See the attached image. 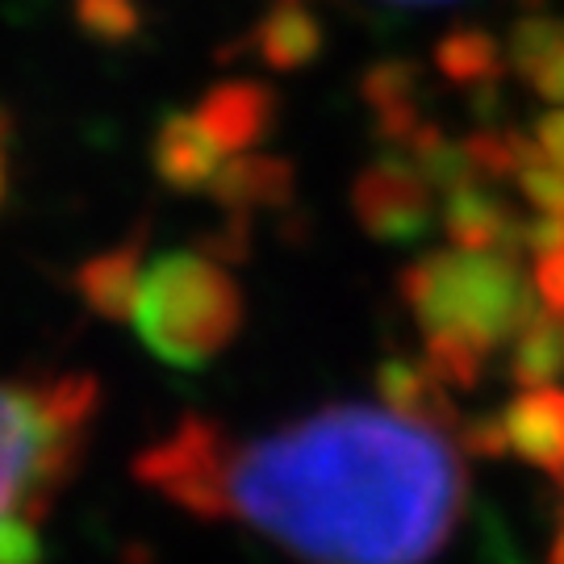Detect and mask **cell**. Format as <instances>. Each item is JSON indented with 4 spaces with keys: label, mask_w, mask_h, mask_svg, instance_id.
Instances as JSON below:
<instances>
[{
    "label": "cell",
    "mask_w": 564,
    "mask_h": 564,
    "mask_svg": "<svg viewBox=\"0 0 564 564\" xmlns=\"http://www.w3.org/2000/svg\"><path fill=\"white\" fill-rule=\"evenodd\" d=\"M531 142H535V151H540L547 163L564 167V109H552V113H544V118L535 121Z\"/></svg>",
    "instance_id": "obj_13"
},
{
    "label": "cell",
    "mask_w": 564,
    "mask_h": 564,
    "mask_svg": "<svg viewBox=\"0 0 564 564\" xmlns=\"http://www.w3.org/2000/svg\"><path fill=\"white\" fill-rule=\"evenodd\" d=\"M393 4H444V0H393Z\"/></svg>",
    "instance_id": "obj_16"
},
{
    "label": "cell",
    "mask_w": 564,
    "mask_h": 564,
    "mask_svg": "<svg viewBox=\"0 0 564 564\" xmlns=\"http://www.w3.org/2000/svg\"><path fill=\"white\" fill-rule=\"evenodd\" d=\"M323 39L326 30L314 0H276L251 34L263 67H281V72H293V67L318 59Z\"/></svg>",
    "instance_id": "obj_9"
},
{
    "label": "cell",
    "mask_w": 564,
    "mask_h": 564,
    "mask_svg": "<svg viewBox=\"0 0 564 564\" xmlns=\"http://www.w3.org/2000/svg\"><path fill=\"white\" fill-rule=\"evenodd\" d=\"M93 377L0 381V564H39L42 523L80 460Z\"/></svg>",
    "instance_id": "obj_3"
},
{
    "label": "cell",
    "mask_w": 564,
    "mask_h": 564,
    "mask_svg": "<svg viewBox=\"0 0 564 564\" xmlns=\"http://www.w3.org/2000/svg\"><path fill=\"white\" fill-rule=\"evenodd\" d=\"M0 197H4V134H0Z\"/></svg>",
    "instance_id": "obj_15"
},
{
    "label": "cell",
    "mask_w": 564,
    "mask_h": 564,
    "mask_svg": "<svg viewBox=\"0 0 564 564\" xmlns=\"http://www.w3.org/2000/svg\"><path fill=\"white\" fill-rule=\"evenodd\" d=\"M556 485L564 489V477ZM552 564H564V514H561V531H556V544H552Z\"/></svg>",
    "instance_id": "obj_14"
},
{
    "label": "cell",
    "mask_w": 564,
    "mask_h": 564,
    "mask_svg": "<svg viewBox=\"0 0 564 564\" xmlns=\"http://www.w3.org/2000/svg\"><path fill=\"white\" fill-rule=\"evenodd\" d=\"M80 21L88 34L126 39L139 30V9L134 0H80Z\"/></svg>",
    "instance_id": "obj_12"
},
{
    "label": "cell",
    "mask_w": 564,
    "mask_h": 564,
    "mask_svg": "<svg viewBox=\"0 0 564 564\" xmlns=\"http://www.w3.org/2000/svg\"><path fill=\"white\" fill-rule=\"evenodd\" d=\"M356 214L372 239H419L444 218V193L405 151L402 160L368 167L356 184Z\"/></svg>",
    "instance_id": "obj_5"
},
{
    "label": "cell",
    "mask_w": 564,
    "mask_h": 564,
    "mask_svg": "<svg viewBox=\"0 0 564 564\" xmlns=\"http://www.w3.org/2000/svg\"><path fill=\"white\" fill-rule=\"evenodd\" d=\"M142 263H147L142 239H130L121 242V247H113V251H101V256L84 260L80 272H76L80 297L97 314H105V318H126L130 302H134V289H139Z\"/></svg>",
    "instance_id": "obj_10"
},
{
    "label": "cell",
    "mask_w": 564,
    "mask_h": 564,
    "mask_svg": "<svg viewBox=\"0 0 564 564\" xmlns=\"http://www.w3.org/2000/svg\"><path fill=\"white\" fill-rule=\"evenodd\" d=\"M126 323L155 360L205 368L242 330V289L205 251L147 256Z\"/></svg>",
    "instance_id": "obj_4"
},
{
    "label": "cell",
    "mask_w": 564,
    "mask_h": 564,
    "mask_svg": "<svg viewBox=\"0 0 564 564\" xmlns=\"http://www.w3.org/2000/svg\"><path fill=\"white\" fill-rule=\"evenodd\" d=\"M477 444H498L514 452L531 468H544L552 481L564 477V389L561 384H535L523 389L494 426H485Z\"/></svg>",
    "instance_id": "obj_6"
},
{
    "label": "cell",
    "mask_w": 564,
    "mask_h": 564,
    "mask_svg": "<svg viewBox=\"0 0 564 564\" xmlns=\"http://www.w3.org/2000/svg\"><path fill=\"white\" fill-rule=\"evenodd\" d=\"M197 113L214 130V139L239 160V155H251V147L272 130L276 97L256 80H226L197 105Z\"/></svg>",
    "instance_id": "obj_8"
},
{
    "label": "cell",
    "mask_w": 564,
    "mask_h": 564,
    "mask_svg": "<svg viewBox=\"0 0 564 564\" xmlns=\"http://www.w3.org/2000/svg\"><path fill=\"white\" fill-rule=\"evenodd\" d=\"M151 160H155V172L167 188L209 193L235 155L214 139V130L202 121V113L188 109V113H167L160 121L155 142H151Z\"/></svg>",
    "instance_id": "obj_7"
},
{
    "label": "cell",
    "mask_w": 564,
    "mask_h": 564,
    "mask_svg": "<svg viewBox=\"0 0 564 564\" xmlns=\"http://www.w3.org/2000/svg\"><path fill=\"white\" fill-rule=\"evenodd\" d=\"M402 302L426 347V368L444 384H477L489 360L547 314L519 251L447 242L402 272Z\"/></svg>",
    "instance_id": "obj_2"
},
{
    "label": "cell",
    "mask_w": 564,
    "mask_h": 564,
    "mask_svg": "<svg viewBox=\"0 0 564 564\" xmlns=\"http://www.w3.org/2000/svg\"><path fill=\"white\" fill-rule=\"evenodd\" d=\"M444 67L456 80H485L489 72H498V46L485 34H464L444 46Z\"/></svg>",
    "instance_id": "obj_11"
},
{
    "label": "cell",
    "mask_w": 564,
    "mask_h": 564,
    "mask_svg": "<svg viewBox=\"0 0 564 564\" xmlns=\"http://www.w3.org/2000/svg\"><path fill=\"white\" fill-rule=\"evenodd\" d=\"M167 502L256 531L302 564H431L468 468L447 402H343L239 435L184 419L134 464Z\"/></svg>",
    "instance_id": "obj_1"
}]
</instances>
